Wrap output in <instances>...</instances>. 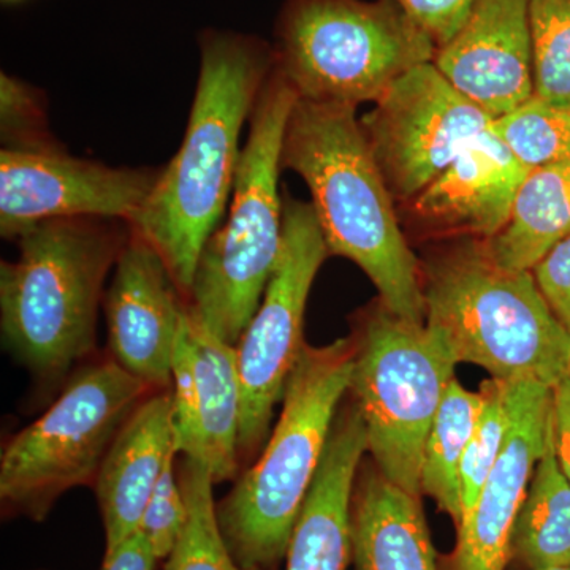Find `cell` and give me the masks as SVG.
<instances>
[{
	"instance_id": "cell-1",
	"label": "cell",
	"mask_w": 570,
	"mask_h": 570,
	"mask_svg": "<svg viewBox=\"0 0 570 570\" xmlns=\"http://www.w3.org/2000/svg\"><path fill=\"white\" fill-rule=\"evenodd\" d=\"M200 50L181 146L130 224L134 234L163 255L186 298L202 250L234 193L243 127L275 69V52L255 37L206 32Z\"/></svg>"
},
{
	"instance_id": "cell-2",
	"label": "cell",
	"mask_w": 570,
	"mask_h": 570,
	"mask_svg": "<svg viewBox=\"0 0 570 570\" xmlns=\"http://www.w3.org/2000/svg\"><path fill=\"white\" fill-rule=\"evenodd\" d=\"M355 111L348 105L296 99L281 167L306 183L330 254L362 268L393 314L425 325L420 262Z\"/></svg>"
},
{
	"instance_id": "cell-3",
	"label": "cell",
	"mask_w": 570,
	"mask_h": 570,
	"mask_svg": "<svg viewBox=\"0 0 570 570\" xmlns=\"http://www.w3.org/2000/svg\"><path fill=\"white\" fill-rule=\"evenodd\" d=\"M132 230L124 220L70 217L22 234L0 266L3 344L32 376H69L96 351L104 288Z\"/></svg>"
},
{
	"instance_id": "cell-4",
	"label": "cell",
	"mask_w": 570,
	"mask_h": 570,
	"mask_svg": "<svg viewBox=\"0 0 570 570\" xmlns=\"http://www.w3.org/2000/svg\"><path fill=\"white\" fill-rule=\"evenodd\" d=\"M456 239L420 264L430 335L456 365L499 381L560 384L570 374V335L532 272L499 265L485 239Z\"/></svg>"
},
{
	"instance_id": "cell-5",
	"label": "cell",
	"mask_w": 570,
	"mask_h": 570,
	"mask_svg": "<svg viewBox=\"0 0 570 570\" xmlns=\"http://www.w3.org/2000/svg\"><path fill=\"white\" fill-rule=\"evenodd\" d=\"M354 340L305 346L261 456L217 502V524L239 570H279L351 387Z\"/></svg>"
},
{
	"instance_id": "cell-6",
	"label": "cell",
	"mask_w": 570,
	"mask_h": 570,
	"mask_svg": "<svg viewBox=\"0 0 570 570\" xmlns=\"http://www.w3.org/2000/svg\"><path fill=\"white\" fill-rule=\"evenodd\" d=\"M296 99L275 67L250 116L230 212L206 242L187 295L193 316L232 346H238L261 306L283 245L281 151Z\"/></svg>"
},
{
	"instance_id": "cell-7",
	"label": "cell",
	"mask_w": 570,
	"mask_h": 570,
	"mask_svg": "<svg viewBox=\"0 0 570 570\" xmlns=\"http://www.w3.org/2000/svg\"><path fill=\"white\" fill-rule=\"evenodd\" d=\"M438 47L389 0H287L277 22L275 67L298 99L376 104Z\"/></svg>"
},
{
	"instance_id": "cell-8",
	"label": "cell",
	"mask_w": 570,
	"mask_h": 570,
	"mask_svg": "<svg viewBox=\"0 0 570 570\" xmlns=\"http://www.w3.org/2000/svg\"><path fill=\"white\" fill-rule=\"evenodd\" d=\"M351 390L366 428L367 453L393 485L422 497L428 434L456 363L425 325L377 299L358 317Z\"/></svg>"
},
{
	"instance_id": "cell-9",
	"label": "cell",
	"mask_w": 570,
	"mask_h": 570,
	"mask_svg": "<svg viewBox=\"0 0 570 570\" xmlns=\"http://www.w3.org/2000/svg\"><path fill=\"white\" fill-rule=\"evenodd\" d=\"M153 392L112 358L77 371L55 404L3 449V519L40 523L67 491L94 487L112 441Z\"/></svg>"
},
{
	"instance_id": "cell-10",
	"label": "cell",
	"mask_w": 570,
	"mask_h": 570,
	"mask_svg": "<svg viewBox=\"0 0 570 570\" xmlns=\"http://www.w3.org/2000/svg\"><path fill=\"white\" fill-rule=\"evenodd\" d=\"M328 255L313 205L284 197L279 257L261 306L236 346L242 381V463L262 452L272 434L275 409L306 346L303 322L311 287Z\"/></svg>"
},
{
	"instance_id": "cell-11",
	"label": "cell",
	"mask_w": 570,
	"mask_h": 570,
	"mask_svg": "<svg viewBox=\"0 0 570 570\" xmlns=\"http://www.w3.org/2000/svg\"><path fill=\"white\" fill-rule=\"evenodd\" d=\"M493 122L433 62L403 75L360 119L397 206L414 200Z\"/></svg>"
},
{
	"instance_id": "cell-12",
	"label": "cell",
	"mask_w": 570,
	"mask_h": 570,
	"mask_svg": "<svg viewBox=\"0 0 570 570\" xmlns=\"http://www.w3.org/2000/svg\"><path fill=\"white\" fill-rule=\"evenodd\" d=\"M163 168L110 167L52 153H0V234L18 239L47 220L105 217L132 224Z\"/></svg>"
},
{
	"instance_id": "cell-13",
	"label": "cell",
	"mask_w": 570,
	"mask_h": 570,
	"mask_svg": "<svg viewBox=\"0 0 570 570\" xmlns=\"http://www.w3.org/2000/svg\"><path fill=\"white\" fill-rule=\"evenodd\" d=\"M176 455L204 463L216 483L238 478L242 381L238 352L184 311L171 363Z\"/></svg>"
},
{
	"instance_id": "cell-14",
	"label": "cell",
	"mask_w": 570,
	"mask_h": 570,
	"mask_svg": "<svg viewBox=\"0 0 570 570\" xmlns=\"http://www.w3.org/2000/svg\"><path fill=\"white\" fill-rule=\"evenodd\" d=\"M505 401L504 449L474 508L456 527L455 549L441 570H505L510 562L513 524L553 438V389L534 381L505 382Z\"/></svg>"
},
{
	"instance_id": "cell-15",
	"label": "cell",
	"mask_w": 570,
	"mask_h": 570,
	"mask_svg": "<svg viewBox=\"0 0 570 570\" xmlns=\"http://www.w3.org/2000/svg\"><path fill=\"white\" fill-rule=\"evenodd\" d=\"M186 307V295L163 255L132 232L104 298L108 344L111 358L154 392L171 389L176 337Z\"/></svg>"
},
{
	"instance_id": "cell-16",
	"label": "cell",
	"mask_w": 570,
	"mask_h": 570,
	"mask_svg": "<svg viewBox=\"0 0 570 570\" xmlns=\"http://www.w3.org/2000/svg\"><path fill=\"white\" fill-rule=\"evenodd\" d=\"M434 66L494 119L534 97L531 0H475Z\"/></svg>"
},
{
	"instance_id": "cell-17",
	"label": "cell",
	"mask_w": 570,
	"mask_h": 570,
	"mask_svg": "<svg viewBox=\"0 0 570 570\" xmlns=\"http://www.w3.org/2000/svg\"><path fill=\"white\" fill-rule=\"evenodd\" d=\"M530 171L491 126L403 208L422 234L489 242L508 224Z\"/></svg>"
},
{
	"instance_id": "cell-18",
	"label": "cell",
	"mask_w": 570,
	"mask_h": 570,
	"mask_svg": "<svg viewBox=\"0 0 570 570\" xmlns=\"http://www.w3.org/2000/svg\"><path fill=\"white\" fill-rule=\"evenodd\" d=\"M367 452L355 401L337 412L316 479L288 543L287 570H347L352 561L351 505Z\"/></svg>"
},
{
	"instance_id": "cell-19",
	"label": "cell",
	"mask_w": 570,
	"mask_h": 570,
	"mask_svg": "<svg viewBox=\"0 0 570 570\" xmlns=\"http://www.w3.org/2000/svg\"><path fill=\"white\" fill-rule=\"evenodd\" d=\"M176 455L170 390L149 393L124 423L105 456L94 490L102 513L105 551L140 531L165 464Z\"/></svg>"
},
{
	"instance_id": "cell-20",
	"label": "cell",
	"mask_w": 570,
	"mask_h": 570,
	"mask_svg": "<svg viewBox=\"0 0 570 570\" xmlns=\"http://www.w3.org/2000/svg\"><path fill=\"white\" fill-rule=\"evenodd\" d=\"M351 520L356 570H441L420 498L376 468L356 474Z\"/></svg>"
},
{
	"instance_id": "cell-21",
	"label": "cell",
	"mask_w": 570,
	"mask_h": 570,
	"mask_svg": "<svg viewBox=\"0 0 570 570\" xmlns=\"http://www.w3.org/2000/svg\"><path fill=\"white\" fill-rule=\"evenodd\" d=\"M570 236V163L535 168L521 183L505 227L487 242L499 265L531 272Z\"/></svg>"
},
{
	"instance_id": "cell-22",
	"label": "cell",
	"mask_w": 570,
	"mask_h": 570,
	"mask_svg": "<svg viewBox=\"0 0 570 570\" xmlns=\"http://www.w3.org/2000/svg\"><path fill=\"white\" fill-rule=\"evenodd\" d=\"M510 561L524 570L570 566V482L558 463L553 438L513 524Z\"/></svg>"
},
{
	"instance_id": "cell-23",
	"label": "cell",
	"mask_w": 570,
	"mask_h": 570,
	"mask_svg": "<svg viewBox=\"0 0 570 570\" xmlns=\"http://www.w3.org/2000/svg\"><path fill=\"white\" fill-rule=\"evenodd\" d=\"M483 401L485 396L482 390L469 392L453 377L445 390L423 452L422 494L433 499L455 527L463 520L461 463L478 426Z\"/></svg>"
},
{
	"instance_id": "cell-24",
	"label": "cell",
	"mask_w": 570,
	"mask_h": 570,
	"mask_svg": "<svg viewBox=\"0 0 570 570\" xmlns=\"http://www.w3.org/2000/svg\"><path fill=\"white\" fill-rule=\"evenodd\" d=\"M176 469L186 498L187 521L165 570H239L220 535L208 468L183 456Z\"/></svg>"
},
{
	"instance_id": "cell-25",
	"label": "cell",
	"mask_w": 570,
	"mask_h": 570,
	"mask_svg": "<svg viewBox=\"0 0 570 570\" xmlns=\"http://www.w3.org/2000/svg\"><path fill=\"white\" fill-rule=\"evenodd\" d=\"M493 129L530 170L570 163V108L557 107L534 96L494 119Z\"/></svg>"
},
{
	"instance_id": "cell-26",
	"label": "cell",
	"mask_w": 570,
	"mask_h": 570,
	"mask_svg": "<svg viewBox=\"0 0 570 570\" xmlns=\"http://www.w3.org/2000/svg\"><path fill=\"white\" fill-rule=\"evenodd\" d=\"M534 96L570 108V0H531Z\"/></svg>"
},
{
	"instance_id": "cell-27",
	"label": "cell",
	"mask_w": 570,
	"mask_h": 570,
	"mask_svg": "<svg viewBox=\"0 0 570 570\" xmlns=\"http://www.w3.org/2000/svg\"><path fill=\"white\" fill-rule=\"evenodd\" d=\"M480 390L485 401L460 469L463 519L469 510L474 508L491 471L497 466L509 430L505 382L491 377L490 381L483 382Z\"/></svg>"
},
{
	"instance_id": "cell-28",
	"label": "cell",
	"mask_w": 570,
	"mask_h": 570,
	"mask_svg": "<svg viewBox=\"0 0 570 570\" xmlns=\"http://www.w3.org/2000/svg\"><path fill=\"white\" fill-rule=\"evenodd\" d=\"M0 138L6 151L52 153L66 149L51 134L43 91L7 73L0 77Z\"/></svg>"
},
{
	"instance_id": "cell-29",
	"label": "cell",
	"mask_w": 570,
	"mask_h": 570,
	"mask_svg": "<svg viewBox=\"0 0 570 570\" xmlns=\"http://www.w3.org/2000/svg\"><path fill=\"white\" fill-rule=\"evenodd\" d=\"M176 456H171L165 464L163 475L142 513L140 527L141 534L148 540L159 562L167 561L174 553L187 521L186 498L175 466Z\"/></svg>"
},
{
	"instance_id": "cell-30",
	"label": "cell",
	"mask_w": 570,
	"mask_h": 570,
	"mask_svg": "<svg viewBox=\"0 0 570 570\" xmlns=\"http://www.w3.org/2000/svg\"><path fill=\"white\" fill-rule=\"evenodd\" d=\"M400 7L438 48L449 43L463 28L475 0H389Z\"/></svg>"
},
{
	"instance_id": "cell-31",
	"label": "cell",
	"mask_w": 570,
	"mask_h": 570,
	"mask_svg": "<svg viewBox=\"0 0 570 570\" xmlns=\"http://www.w3.org/2000/svg\"><path fill=\"white\" fill-rule=\"evenodd\" d=\"M551 313L570 335V236L531 269Z\"/></svg>"
},
{
	"instance_id": "cell-32",
	"label": "cell",
	"mask_w": 570,
	"mask_h": 570,
	"mask_svg": "<svg viewBox=\"0 0 570 570\" xmlns=\"http://www.w3.org/2000/svg\"><path fill=\"white\" fill-rule=\"evenodd\" d=\"M553 444L558 463L570 482V374L553 387Z\"/></svg>"
},
{
	"instance_id": "cell-33",
	"label": "cell",
	"mask_w": 570,
	"mask_h": 570,
	"mask_svg": "<svg viewBox=\"0 0 570 570\" xmlns=\"http://www.w3.org/2000/svg\"><path fill=\"white\" fill-rule=\"evenodd\" d=\"M157 562L148 540L138 531L115 550L105 551L100 570H154Z\"/></svg>"
},
{
	"instance_id": "cell-34",
	"label": "cell",
	"mask_w": 570,
	"mask_h": 570,
	"mask_svg": "<svg viewBox=\"0 0 570 570\" xmlns=\"http://www.w3.org/2000/svg\"><path fill=\"white\" fill-rule=\"evenodd\" d=\"M543 570H570V566H564V568H551V569H543Z\"/></svg>"
}]
</instances>
